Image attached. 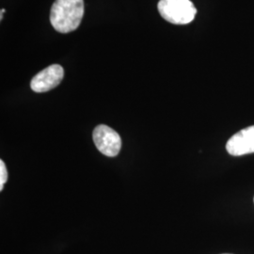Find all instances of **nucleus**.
Wrapping results in <instances>:
<instances>
[{
	"mask_svg": "<svg viewBox=\"0 0 254 254\" xmlns=\"http://www.w3.org/2000/svg\"><path fill=\"white\" fill-rule=\"evenodd\" d=\"M84 14L83 0H55L50 22L61 33H69L79 27Z\"/></svg>",
	"mask_w": 254,
	"mask_h": 254,
	"instance_id": "nucleus-1",
	"label": "nucleus"
},
{
	"mask_svg": "<svg viewBox=\"0 0 254 254\" xmlns=\"http://www.w3.org/2000/svg\"><path fill=\"white\" fill-rule=\"evenodd\" d=\"M157 8L161 17L174 25L190 24L197 13L190 0H160Z\"/></svg>",
	"mask_w": 254,
	"mask_h": 254,
	"instance_id": "nucleus-2",
	"label": "nucleus"
},
{
	"mask_svg": "<svg viewBox=\"0 0 254 254\" xmlns=\"http://www.w3.org/2000/svg\"><path fill=\"white\" fill-rule=\"evenodd\" d=\"M92 137L100 153L109 157L118 155L122 148V139L115 130L108 126L100 125L94 128Z\"/></svg>",
	"mask_w": 254,
	"mask_h": 254,
	"instance_id": "nucleus-3",
	"label": "nucleus"
},
{
	"mask_svg": "<svg viewBox=\"0 0 254 254\" xmlns=\"http://www.w3.org/2000/svg\"><path fill=\"white\" fill-rule=\"evenodd\" d=\"M64 68L59 64H53L40 73L32 78L30 87L31 90L35 92H46L51 91L64 79Z\"/></svg>",
	"mask_w": 254,
	"mask_h": 254,
	"instance_id": "nucleus-4",
	"label": "nucleus"
},
{
	"mask_svg": "<svg viewBox=\"0 0 254 254\" xmlns=\"http://www.w3.org/2000/svg\"><path fill=\"white\" fill-rule=\"evenodd\" d=\"M226 150L233 156L254 153V126L244 128L231 136L227 141Z\"/></svg>",
	"mask_w": 254,
	"mask_h": 254,
	"instance_id": "nucleus-5",
	"label": "nucleus"
},
{
	"mask_svg": "<svg viewBox=\"0 0 254 254\" xmlns=\"http://www.w3.org/2000/svg\"><path fill=\"white\" fill-rule=\"evenodd\" d=\"M8 179V172L6 169V165L3 160H0V190H3L4 184Z\"/></svg>",
	"mask_w": 254,
	"mask_h": 254,
	"instance_id": "nucleus-6",
	"label": "nucleus"
}]
</instances>
